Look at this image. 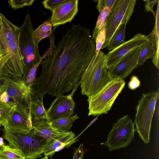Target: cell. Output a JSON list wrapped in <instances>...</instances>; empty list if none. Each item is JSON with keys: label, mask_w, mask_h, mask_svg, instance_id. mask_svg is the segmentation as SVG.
I'll return each instance as SVG.
<instances>
[{"label": "cell", "mask_w": 159, "mask_h": 159, "mask_svg": "<svg viewBox=\"0 0 159 159\" xmlns=\"http://www.w3.org/2000/svg\"><path fill=\"white\" fill-rule=\"evenodd\" d=\"M108 7H106L101 9L99 12V15L98 19L95 29L92 34V39L95 41L98 33L101 29L105 25L106 19L111 10Z\"/></svg>", "instance_id": "cb8c5ba5"}, {"label": "cell", "mask_w": 159, "mask_h": 159, "mask_svg": "<svg viewBox=\"0 0 159 159\" xmlns=\"http://www.w3.org/2000/svg\"><path fill=\"white\" fill-rule=\"evenodd\" d=\"M35 93H32L28 108L30 110L32 118L44 119L48 120L47 111L43 103V99L39 98Z\"/></svg>", "instance_id": "d6986e66"}, {"label": "cell", "mask_w": 159, "mask_h": 159, "mask_svg": "<svg viewBox=\"0 0 159 159\" xmlns=\"http://www.w3.org/2000/svg\"><path fill=\"white\" fill-rule=\"evenodd\" d=\"M90 30L80 25L68 29L55 49L40 64L42 70L34 84L39 98L57 97L73 89L95 55Z\"/></svg>", "instance_id": "6da1fadb"}, {"label": "cell", "mask_w": 159, "mask_h": 159, "mask_svg": "<svg viewBox=\"0 0 159 159\" xmlns=\"http://www.w3.org/2000/svg\"><path fill=\"white\" fill-rule=\"evenodd\" d=\"M156 12L155 24L152 32L147 35L149 40L153 42L155 44L157 49V56L159 59V2L157 3Z\"/></svg>", "instance_id": "d4e9b609"}, {"label": "cell", "mask_w": 159, "mask_h": 159, "mask_svg": "<svg viewBox=\"0 0 159 159\" xmlns=\"http://www.w3.org/2000/svg\"><path fill=\"white\" fill-rule=\"evenodd\" d=\"M33 129L27 134L7 132L2 129L3 138L10 147L20 150L26 159H36L42 156L47 142L35 134Z\"/></svg>", "instance_id": "52a82bcc"}, {"label": "cell", "mask_w": 159, "mask_h": 159, "mask_svg": "<svg viewBox=\"0 0 159 159\" xmlns=\"http://www.w3.org/2000/svg\"><path fill=\"white\" fill-rule=\"evenodd\" d=\"M2 147H0V149H1L2 148Z\"/></svg>", "instance_id": "74e56055"}, {"label": "cell", "mask_w": 159, "mask_h": 159, "mask_svg": "<svg viewBox=\"0 0 159 159\" xmlns=\"http://www.w3.org/2000/svg\"><path fill=\"white\" fill-rule=\"evenodd\" d=\"M79 118L77 115L57 119L49 122V125L54 128L61 131H69L73 126V122Z\"/></svg>", "instance_id": "44dd1931"}, {"label": "cell", "mask_w": 159, "mask_h": 159, "mask_svg": "<svg viewBox=\"0 0 159 159\" xmlns=\"http://www.w3.org/2000/svg\"><path fill=\"white\" fill-rule=\"evenodd\" d=\"M48 159V157L45 156V157H43L40 159Z\"/></svg>", "instance_id": "8d00e7d4"}, {"label": "cell", "mask_w": 159, "mask_h": 159, "mask_svg": "<svg viewBox=\"0 0 159 159\" xmlns=\"http://www.w3.org/2000/svg\"><path fill=\"white\" fill-rule=\"evenodd\" d=\"M15 103L13 102H0V129L1 126L9 116Z\"/></svg>", "instance_id": "484cf974"}, {"label": "cell", "mask_w": 159, "mask_h": 159, "mask_svg": "<svg viewBox=\"0 0 159 159\" xmlns=\"http://www.w3.org/2000/svg\"><path fill=\"white\" fill-rule=\"evenodd\" d=\"M20 28L19 46L24 71V80L29 70L39 61L46 58L55 49L54 42H50V47L46 53L41 57L38 47L34 43L33 33L34 30L30 15L26 14L24 22Z\"/></svg>", "instance_id": "7a4b0ae2"}, {"label": "cell", "mask_w": 159, "mask_h": 159, "mask_svg": "<svg viewBox=\"0 0 159 159\" xmlns=\"http://www.w3.org/2000/svg\"><path fill=\"white\" fill-rule=\"evenodd\" d=\"M157 49L156 45L152 42L149 40L141 46L138 60V66L143 64L146 60L149 58L152 59L154 66L158 69L159 68V59L157 58Z\"/></svg>", "instance_id": "ac0fdd59"}, {"label": "cell", "mask_w": 159, "mask_h": 159, "mask_svg": "<svg viewBox=\"0 0 159 159\" xmlns=\"http://www.w3.org/2000/svg\"><path fill=\"white\" fill-rule=\"evenodd\" d=\"M6 90L2 94L0 102H10L9 101V98L7 96Z\"/></svg>", "instance_id": "836d02e7"}, {"label": "cell", "mask_w": 159, "mask_h": 159, "mask_svg": "<svg viewBox=\"0 0 159 159\" xmlns=\"http://www.w3.org/2000/svg\"><path fill=\"white\" fill-rule=\"evenodd\" d=\"M84 154L83 144H80L79 147L75 150L73 159H83Z\"/></svg>", "instance_id": "d6a6232c"}, {"label": "cell", "mask_w": 159, "mask_h": 159, "mask_svg": "<svg viewBox=\"0 0 159 159\" xmlns=\"http://www.w3.org/2000/svg\"><path fill=\"white\" fill-rule=\"evenodd\" d=\"M4 144L3 139L2 137H0V147H2Z\"/></svg>", "instance_id": "d590c367"}, {"label": "cell", "mask_w": 159, "mask_h": 159, "mask_svg": "<svg viewBox=\"0 0 159 159\" xmlns=\"http://www.w3.org/2000/svg\"><path fill=\"white\" fill-rule=\"evenodd\" d=\"M124 80L116 78L109 82L97 93L88 97V116L107 114L125 87Z\"/></svg>", "instance_id": "8992f818"}, {"label": "cell", "mask_w": 159, "mask_h": 159, "mask_svg": "<svg viewBox=\"0 0 159 159\" xmlns=\"http://www.w3.org/2000/svg\"><path fill=\"white\" fill-rule=\"evenodd\" d=\"M105 54L100 51L81 76V92L88 97L99 92L111 80L105 65Z\"/></svg>", "instance_id": "3957f363"}, {"label": "cell", "mask_w": 159, "mask_h": 159, "mask_svg": "<svg viewBox=\"0 0 159 159\" xmlns=\"http://www.w3.org/2000/svg\"><path fill=\"white\" fill-rule=\"evenodd\" d=\"M80 84L79 81L70 94L56 97L47 111L48 121L49 122L55 119L69 117L74 114L75 105L73 97Z\"/></svg>", "instance_id": "8fae6325"}, {"label": "cell", "mask_w": 159, "mask_h": 159, "mask_svg": "<svg viewBox=\"0 0 159 159\" xmlns=\"http://www.w3.org/2000/svg\"><path fill=\"white\" fill-rule=\"evenodd\" d=\"M77 138L72 131H68L66 134L48 143L43 154L45 156L51 158L56 152L70 147L76 141Z\"/></svg>", "instance_id": "e0dca14e"}, {"label": "cell", "mask_w": 159, "mask_h": 159, "mask_svg": "<svg viewBox=\"0 0 159 159\" xmlns=\"http://www.w3.org/2000/svg\"><path fill=\"white\" fill-rule=\"evenodd\" d=\"M116 0H99L98 1L96 8L99 11L102 9L108 7L111 9Z\"/></svg>", "instance_id": "f546056e"}, {"label": "cell", "mask_w": 159, "mask_h": 159, "mask_svg": "<svg viewBox=\"0 0 159 159\" xmlns=\"http://www.w3.org/2000/svg\"><path fill=\"white\" fill-rule=\"evenodd\" d=\"M126 23L120 24L114 33L109 42L107 49L111 51L124 42Z\"/></svg>", "instance_id": "7402d4cb"}, {"label": "cell", "mask_w": 159, "mask_h": 159, "mask_svg": "<svg viewBox=\"0 0 159 159\" xmlns=\"http://www.w3.org/2000/svg\"><path fill=\"white\" fill-rule=\"evenodd\" d=\"M0 159H26L19 150L4 144L0 149Z\"/></svg>", "instance_id": "603a6c76"}, {"label": "cell", "mask_w": 159, "mask_h": 159, "mask_svg": "<svg viewBox=\"0 0 159 159\" xmlns=\"http://www.w3.org/2000/svg\"><path fill=\"white\" fill-rule=\"evenodd\" d=\"M7 96L14 102H19L28 107L31 98V88L25 84L23 78L10 77L4 80Z\"/></svg>", "instance_id": "5bb4252c"}, {"label": "cell", "mask_w": 159, "mask_h": 159, "mask_svg": "<svg viewBox=\"0 0 159 159\" xmlns=\"http://www.w3.org/2000/svg\"><path fill=\"white\" fill-rule=\"evenodd\" d=\"M145 2L144 9L146 12H151L155 18L156 16V12L153 10L154 5L159 2V0H144Z\"/></svg>", "instance_id": "4dcf8cb0"}, {"label": "cell", "mask_w": 159, "mask_h": 159, "mask_svg": "<svg viewBox=\"0 0 159 159\" xmlns=\"http://www.w3.org/2000/svg\"><path fill=\"white\" fill-rule=\"evenodd\" d=\"M34 134L45 139L47 143L66 134L68 132L61 131L52 127L46 119L32 118Z\"/></svg>", "instance_id": "2e32d148"}, {"label": "cell", "mask_w": 159, "mask_h": 159, "mask_svg": "<svg viewBox=\"0 0 159 159\" xmlns=\"http://www.w3.org/2000/svg\"><path fill=\"white\" fill-rule=\"evenodd\" d=\"M159 98V92L156 91L143 93L136 107L135 131L146 143L149 142L151 123Z\"/></svg>", "instance_id": "277c9868"}, {"label": "cell", "mask_w": 159, "mask_h": 159, "mask_svg": "<svg viewBox=\"0 0 159 159\" xmlns=\"http://www.w3.org/2000/svg\"><path fill=\"white\" fill-rule=\"evenodd\" d=\"M19 40L10 41L0 38V81L10 77L23 79Z\"/></svg>", "instance_id": "5b68a950"}, {"label": "cell", "mask_w": 159, "mask_h": 159, "mask_svg": "<svg viewBox=\"0 0 159 159\" xmlns=\"http://www.w3.org/2000/svg\"><path fill=\"white\" fill-rule=\"evenodd\" d=\"M136 3L135 0H116L106 20V39L101 49L107 48L111 38L120 24L129 22Z\"/></svg>", "instance_id": "ba28073f"}, {"label": "cell", "mask_w": 159, "mask_h": 159, "mask_svg": "<svg viewBox=\"0 0 159 159\" xmlns=\"http://www.w3.org/2000/svg\"><path fill=\"white\" fill-rule=\"evenodd\" d=\"M52 24L50 19L45 21L43 24L34 30L33 33V39L34 43L38 47L39 42L43 39L49 37L52 31Z\"/></svg>", "instance_id": "ffe728a7"}, {"label": "cell", "mask_w": 159, "mask_h": 159, "mask_svg": "<svg viewBox=\"0 0 159 159\" xmlns=\"http://www.w3.org/2000/svg\"><path fill=\"white\" fill-rule=\"evenodd\" d=\"M134 125L128 115H125L114 123L108 135L107 140L101 145L106 146L110 151L125 148L134 137Z\"/></svg>", "instance_id": "9c48e42d"}, {"label": "cell", "mask_w": 159, "mask_h": 159, "mask_svg": "<svg viewBox=\"0 0 159 159\" xmlns=\"http://www.w3.org/2000/svg\"><path fill=\"white\" fill-rule=\"evenodd\" d=\"M149 41L147 36L136 34L128 41L124 42L105 55V66L107 70L112 67L124 56L133 49L143 45Z\"/></svg>", "instance_id": "4fadbf2b"}, {"label": "cell", "mask_w": 159, "mask_h": 159, "mask_svg": "<svg viewBox=\"0 0 159 159\" xmlns=\"http://www.w3.org/2000/svg\"><path fill=\"white\" fill-rule=\"evenodd\" d=\"M68 0H45L42 3L44 7L52 12L57 7L67 2Z\"/></svg>", "instance_id": "f1b7e54d"}, {"label": "cell", "mask_w": 159, "mask_h": 159, "mask_svg": "<svg viewBox=\"0 0 159 159\" xmlns=\"http://www.w3.org/2000/svg\"><path fill=\"white\" fill-rule=\"evenodd\" d=\"M78 0H68L52 11L50 20L53 27L70 22L79 11Z\"/></svg>", "instance_id": "9a60e30c"}, {"label": "cell", "mask_w": 159, "mask_h": 159, "mask_svg": "<svg viewBox=\"0 0 159 159\" xmlns=\"http://www.w3.org/2000/svg\"><path fill=\"white\" fill-rule=\"evenodd\" d=\"M42 61H39L29 70L27 75L24 80L25 84L30 88H31L35 83L36 80L37 70Z\"/></svg>", "instance_id": "4316f807"}, {"label": "cell", "mask_w": 159, "mask_h": 159, "mask_svg": "<svg viewBox=\"0 0 159 159\" xmlns=\"http://www.w3.org/2000/svg\"><path fill=\"white\" fill-rule=\"evenodd\" d=\"M29 109L21 103L15 102L9 116L2 125L5 131L27 134L33 129Z\"/></svg>", "instance_id": "30bf717a"}, {"label": "cell", "mask_w": 159, "mask_h": 159, "mask_svg": "<svg viewBox=\"0 0 159 159\" xmlns=\"http://www.w3.org/2000/svg\"><path fill=\"white\" fill-rule=\"evenodd\" d=\"M141 84V82L136 75H133L128 84L129 88L132 90H134L139 87Z\"/></svg>", "instance_id": "1f68e13d"}, {"label": "cell", "mask_w": 159, "mask_h": 159, "mask_svg": "<svg viewBox=\"0 0 159 159\" xmlns=\"http://www.w3.org/2000/svg\"><path fill=\"white\" fill-rule=\"evenodd\" d=\"M6 90V85L5 83L4 82L3 84L0 85V102L1 100V96L3 93Z\"/></svg>", "instance_id": "e575fe53"}, {"label": "cell", "mask_w": 159, "mask_h": 159, "mask_svg": "<svg viewBox=\"0 0 159 159\" xmlns=\"http://www.w3.org/2000/svg\"><path fill=\"white\" fill-rule=\"evenodd\" d=\"M34 0H10L8 2L9 6L15 10L32 4Z\"/></svg>", "instance_id": "83f0119b"}, {"label": "cell", "mask_w": 159, "mask_h": 159, "mask_svg": "<svg viewBox=\"0 0 159 159\" xmlns=\"http://www.w3.org/2000/svg\"><path fill=\"white\" fill-rule=\"evenodd\" d=\"M141 46L133 49L124 56L108 70V73L111 80L116 78L124 80L138 66V58Z\"/></svg>", "instance_id": "7c38bea8"}]
</instances>
